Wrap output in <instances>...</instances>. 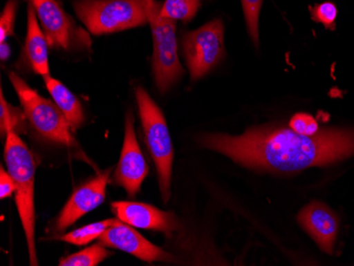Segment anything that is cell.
Returning <instances> with one entry per match:
<instances>
[{"label": "cell", "instance_id": "6da1fadb", "mask_svg": "<svg viewBox=\"0 0 354 266\" xmlns=\"http://www.w3.org/2000/svg\"><path fill=\"white\" fill-rule=\"evenodd\" d=\"M201 146L256 170L295 172L324 167L354 155L353 129L327 128L304 136L286 128H254L244 134H206Z\"/></svg>", "mask_w": 354, "mask_h": 266}, {"label": "cell", "instance_id": "7a4b0ae2", "mask_svg": "<svg viewBox=\"0 0 354 266\" xmlns=\"http://www.w3.org/2000/svg\"><path fill=\"white\" fill-rule=\"evenodd\" d=\"M5 146L8 172L15 182V202L27 239L30 264L37 265L35 250V156L21 140L19 134L9 130Z\"/></svg>", "mask_w": 354, "mask_h": 266}, {"label": "cell", "instance_id": "3957f363", "mask_svg": "<svg viewBox=\"0 0 354 266\" xmlns=\"http://www.w3.org/2000/svg\"><path fill=\"white\" fill-rule=\"evenodd\" d=\"M136 100L145 142L156 167L159 190L162 200L168 202L171 196V180L174 160V150L168 125L162 109L151 98L146 89L142 87L136 89Z\"/></svg>", "mask_w": 354, "mask_h": 266}, {"label": "cell", "instance_id": "277c9868", "mask_svg": "<svg viewBox=\"0 0 354 266\" xmlns=\"http://www.w3.org/2000/svg\"><path fill=\"white\" fill-rule=\"evenodd\" d=\"M148 14L153 37L152 68L157 89L166 93L184 75L178 57L176 21L160 15L162 3L157 0H142Z\"/></svg>", "mask_w": 354, "mask_h": 266}, {"label": "cell", "instance_id": "5b68a950", "mask_svg": "<svg viewBox=\"0 0 354 266\" xmlns=\"http://www.w3.org/2000/svg\"><path fill=\"white\" fill-rule=\"evenodd\" d=\"M9 77L32 129L47 142L71 150L79 149L71 124L55 101L41 97L14 71L9 73Z\"/></svg>", "mask_w": 354, "mask_h": 266}, {"label": "cell", "instance_id": "8992f818", "mask_svg": "<svg viewBox=\"0 0 354 266\" xmlns=\"http://www.w3.org/2000/svg\"><path fill=\"white\" fill-rule=\"evenodd\" d=\"M73 8L93 35H111L149 23L142 0H77Z\"/></svg>", "mask_w": 354, "mask_h": 266}, {"label": "cell", "instance_id": "52a82bcc", "mask_svg": "<svg viewBox=\"0 0 354 266\" xmlns=\"http://www.w3.org/2000/svg\"><path fill=\"white\" fill-rule=\"evenodd\" d=\"M41 23L49 47L67 53L91 50V37L86 30L61 7L57 0H29Z\"/></svg>", "mask_w": 354, "mask_h": 266}, {"label": "cell", "instance_id": "ba28073f", "mask_svg": "<svg viewBox=\"0 0 354 266\" xmlns=\"http://www.w3.org/2000/svg\"><path fill=\"white\" fill-rule=\"evenodd\" d=\"M182 51L191 81H198L216 68L225 57L224 25L221 19L209 21L184 33Z\"/></svg>", "mask_w": 354, "mask_h": 266}, {"label": "cell", "instance_id": "9c48e42d", "mask_svg": "<svg viewBox=\"0 0 354 266\" xmlns=\"http://www.w3.org/2000/svg\"><path fill=\"white\" fill-rule=\"evenodd\" d=\"M134 122L132 113H127L122 151L114 174L115 184L123 188L130 198L138 193L149 173L148 164L137 142Z\"/></svg>", "mask_w": 354, "mask_h": 266}, {"label": "cell", "instance_id": "30bf717a", "mask_svg": "<svg viewBox=\"0 0 354 266\" xmlns=\"http://www.w3.org/2000/svg\"><path fill=\"white\" fill-rule=\"evenodd\" d=\"M111 176V169L103 171L98 175L80 186L73 191L66 205L64 206L53 223V231L62 232L75 223L79 218L104 202L106 186Z\"/></svg>", "mask_w": 354, "mask_h": 266}, {"label": "cell", "instance_id": "8fae6325", "mask_svg": "<svg viewBox=\"0 0 354 266\" xmlns=\"http://www.w3.org/2000/svg\"><path fill=\"white\" fill-rule=\"evenodd\" d=\"M99 242L106 247L122 250L142 261L175 262L174 256L151 243L133 226L120 221L119 218L105 230L104 234L99 238Z\"/></svg>", "mask_w": 354, "mask_h": 266}, {"label": "cell", "instance_id": "7c38bea8", "mask_svg": "<svg viewBox=\"0 0 354 266\" xmlns=\"http://www.w3.org/2000/svg\"><path fill=\"white\" fill-rule=\"evenodd\" d=\"M111 210L117 218L133 227L164 232L171 237L180 229V222L173 212L162 211L145 202H114Z\"/></svg>", "mask_w": 354, "mask_h": 266}, {"label": "cell", "instance_id": "4fadbf2b", "mask_svg": "<svg viewBox=\"0 0 354 266\" xmlns=\"http://www.w3.org/2000/svg\"><path fill=\"white\" fill-rule=\"evenodd\" d=\"M298 222L320 249L333 254L339 228V218L333 210L323 202H312L299 212Z\"/></svg>", "mask_w": 354, "mask_h": 266}, {"label": "cell", "instance_id": "5bb4252c", "mask_svg": "<svg viewBox=\"0 0 354 266\" xmlns=\"http://www.w3.org/2000/svg\"><path fill=\"white\" fill-rule=\"evenodd\" d=\"M48 44L41 27H39L37 13L31 5L28 7L27 37L21 51L19 61L32 73L45 77L50 75L49 59H48Z\"/></svg>", "mask_w": 354, "mask_h": 266}, {"label": "cell", "instance_id": "9a60e30c", "mask_svg": "<svg viewBox=\"0 0 354 266\" xmlns=\"http://www.w3.org/2000/svg\"><path fill=\"white\" fill-rule=\"evenodd\" d=\"M46 87L53 97L55 104L61 109L64 116L71 124V130L75 132L84 122L85 117L83 107L75 93H71L63 83L57 81L51 75L44 77Z\"/></svg>", "mask_w": 354, "mask_h": 266}, {"label": "cell", "instance_id": "2e32d148", "mask_svg": "<svg viewBox=\"0 0 354 266\" xmlns=\"http://www.w3.org/2000/svg\"><path fill=\"white\" fill-rule=\"evenodd\" d=\"M28 120L24 109L14 107L8 102L0 93V132L1 137L7 136L8 131L12 130L17 134H26L28 131Z\"/></svg>", "mask_w": 354, "mask_h": 266}, {"label": "cell", "instance_id": "e0dca14e", "mask_svg": "<svg viewBox=\"0 0 354 266\" xmlns=\"http://www.w3.org/2000/svg\"><path fill=\"white\" fill-rule=\"evenodd\" d=\"M117 218H107L104 221L95 222V223L89 224V225L83 226L73 230L68 234H63L59 240L66 242V243L73 244L75 246H84L95 240H99V238L104 234L105 230L113 225Z\"/></svg>", "mask_w": 354, "mask_h": 266}, {"label": "cell", "instance_id": "ac0fdd59", "mask_svg": "<svg viewBox=\"0 0 354 266\" xmlns=\"http://www.w3.org/2000/svg\"><path fill=\"white\" fill-rule=\"evenodd\" d=\"M111 255L102 244H95L59 260V266H95Z\"/></svg>", "mask_w": 354, "mask_h": 266}, {"label": "cell", "instance_id": "d6986e66", "mask_svg": "<svg viewBox=\"0 0 354 266\" xmlns=\"http://www.w3.org/2000/svg\"><path fill=\"white\" fill-rule=\"evenodd\" d=\"M202 0H166L160 9V15L173 21H190L196 17Z\"/></svg>", "mask_w": 354, "mask_h": 266}, {"label": "cell", "instance_id": "ffe728a7", "mask_svg": "<svg viewBox=\"0 0 354 266\" xmlns=\"http://www.w3.org/2000/svg\"><path fill=\"white\" fill-rule=\"evenodd\" d=\"M263 1L264 0H241L246 27L254 46L259 45V17Z\"/></svg>", "mask_w": 354, "mask_h": 266}, {"label": "cell", "instance_id": "44dd1931", "mask_svg": "<svg viewBox=\"0 0 354 266\" xmlns=\"http://www.w3.org/2000/svg\"><path fill=\"white\" fill-rule=\"evenodd\" d=\"M16 13H17V0H9L6 3L0 17V43L7 41L10 37H13Z\"/></svg>", "mask_w": 354, "mask_h": 266}, {"label": "cell", "instance_id": "7402d4cb", "mask_svg": "<svg viewBox=\"0 0 354 266\" xmlns=\"http://www.w3.org/2000/svg\"><path fill=\"white\" fill-rule=\"evenodd\" d=\"M311 17L316 23L325 26L326 29H333L335 27L337 17V8L332 3H323L315 6L310 10Z\"/></svg>", "mask_w": 354, "mask_h": 266}, {"label": "cell", "instance_id": "603a6c76", "mask_svg": "<svg viewBox=\"0 0 354 266\" xmlns=\"http://www.w3.org/2000/svg\"><path fill=\"white\" fill-rule=\"evenodd\" d=\"M290 129L299 135L304 136H312L315 135L320 130L317 121L311 115L299 113L292 117L290 121Z\"/></svg>", "mask_w": 354, "mask_h": 266}, {"label": "cell", "instance_id": "cb8c5ba5", "mask_svg": "<svg viewBox=\"0 0 354 266\" xmlns=\"http://www.w3.org/2000/svg\"><path fill=\"white\" fill-rule=\"evenodd\" d=\"M15 182L12 178L11 174L3 169L0 168V198H10L12 194L15 193Z\"/></svg>", "mask_w": 354, "mask_h": 266}, {"label": "cell", "instance_id": "d4e9b609", "mask_svg": "<svg viewBox=\"0 0 354 266\" xmlns=\"http://www.w3.org/2000/svg\"><path fill=\"white\" fill-rule=\"evenodd\" d=\"M10 55H11V48L7 41L0 43V59L3 61H8Z\"/></svg>", "mask_w": 354, "mask_h": 266}]
</instances>
